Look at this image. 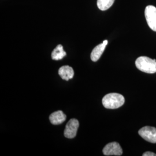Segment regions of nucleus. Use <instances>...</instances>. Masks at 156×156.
<instances>
[{"mask_svg": "<svg viewBox=\"0 0 156 156\" xmlns=\"http://www.w3.org/2000/svg\"><path fill=\"white\" fill-rule=\"evenodd\" d=\"M102 102L106 109H117L123 105L125 99L122 95L113 93L105 95Z\"/></svg>", "mask_w": 156, "mask_h": 156, "instance_id": "f257e3e1", "label": "nucleus"}, {"mask_svg": "<svg viewBox=\"0 0 156 156\" xmlns=\"http://www.w3.org/2000/svg\"><path fill=\"white\" fill-rule=\"evenodd\" d=\"M136 68L140 71L147 73H156V60L146 56H140L135 62Z\"/></svg>", "mask_w": 156, "mask_h": 156, "instance_id": "f03ea898", "label": "nucleus"}, {"mask_svg": "<svg viewBox=\"0 0 156 156\" xmlns=\"http://www.w3.org/2000/svg\"><path fill=\"white\" fill-rule=\"evenodd\" d=\"M145 15L149 27L156 31V8L153 5L147 6L145 8Z\"/></svg>", "mask_w": 156, "mask_h": 156, "instance_id": "7ed1b4c3", "label": "nucleus"}, {"mask_svg": "<svg viewBox=\"0 0 156 156\" xmlns=\"http://www.w3.org/2000/svg\"><path fill=\"white\" fill-rule=\"evenodd\" d=\"M140 136L152 144H156V128L151 126H145L138 131Z\"/></svg>", "mask_w": 156, "mask_h": 156, "instance_id": "20e7f679", "label": "nucleus"}, {"mask_svg": "<svg viewBox=\"0 0 156 156\" xmlns=\"http://www.w3.org/2000/svg\"><path fill=\"white\" fill-rule=\"evenodd\" d=\"M79 126V123L77 119H72L69 120L64 130V136L69 139H72L76 136Z\"/></svg>", "mask_w": 156, "mask_h": 156, "instance_id": "39448f33", "label": "nucleus"}, {"mask_svg": "<svg viewBox=\"0 0 156 156\" xmlns=\"http://www.w3.org/2000/svg\"><path fill=\"white\" fill-rule=\"evenodd\" d=\"M102 151L105 156H121L123 154V150L120 145L115 142L107 144Z\"/></svg>", "mask_w": 156, "mask_h": 156, "instance_id": "423d86ee", "label": "nucleus"}, {"mask_svg": "<svg viewBox=\"0 0 156 156\" xmlns=\"http://www.w3.org/2000/svg\"><path fill=\"white\" fill-rule=\"evenodd\" d=\"M107 44H108V41L105 40L102 44L97 45L93 49V50L91 53V59L93 62H97L100 59L101 56L102 55L103 52L105 49Z\"/></svg>", "mask_w": 156, "mask_h": 156, "instance_id": "0eeeda50", "label": "nucleus"}, {"mask_svg": "<svg viewBox=\"0 0 156 156\" xmlns=\"http://www.w3.org/2000/svg\"><path fill=\"white\" fill-rule=\"evenodd\" d=\"M67 116L62 111L55 112L49 116V120L51 124L54 125H59L65 122Z\"/></svg>", "mask_w": 156, "mask_h": 156, "instance_id": "6e6552de", "label": "nucleus"}, {"mask_svg": "<svg viewBox=\"0 0 156 156\" xmlns=\"http://www.w3.org/2000/svg\"><path fill=\"white\" fill-rule=\"evenodd\" d=\"M58 74L62 79L68 81L69 79H73L74 75V71L72 67L64 66L58 69Z\"/></svg>", "mask_w": 156, "mask_h": 156, "instance_id": "1a4fd4ad", "label": "nucleus"}, {"mask_svg": "<svg viewBox=\"0 0 156 156\" xmlns=\"http://www.w3.org/2000/svg\"><path fill=\"white\" fill-rule=\"evenodd\" d=\"M66 55L67 53L64 50L63 46L62 45H57L51 53V58L54 60H60L66 56Z\"/></svg>", "mask_w": 156, "mask_h": 156, "instance_id": "9d476101", "label": "nucleus"}, {"mask_svg": "<svg viewBox=\"0 0 156 156\" xmlns=\"http://www.w3.org/2000/svg\"><path fill=\"white\" fill-rule=\"evenodd\" d=\"M115 0H97V6L101 11H106L113 4Z\"/></svg>", "mask_w": 156, "mask_h": 156, "instance_id": "9b49d317", "label": "nucleus"}, {"mask_svg": "<svg viewBox=\"0 0 156 156\" xmlns=\"http://www.w3.org/2000/svg\"><path fill=\"white\" fill-rule=\"evenodd\" d=\"M143 156H156V154L151 151H146L143 154Z\"/></svg>", "mask_w": 156, "mask_h": 156, "instance_id": "f8f14e48", "label": "nucleus"}]
</instances>
